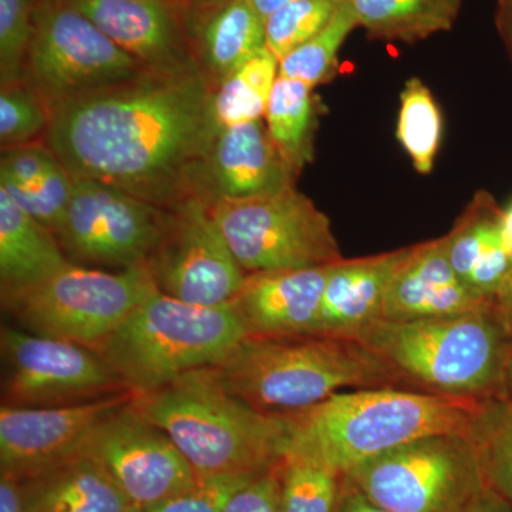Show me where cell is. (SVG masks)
<instances>
[{"label":"cell","mask_w":512,"mask_h":512,"mask_svg":"<svg viewBox=\"0 0 512 512\" xmlns=\"http://www.w3.org/2000/svg\"><path fill=\"white\" fill-rule=\"evenodd\" d=\"M292 2L295 0H251L252 6L264 20L268 19L276 10L282 9Z\"/></svg>","instance_id":"obj_44"},{"label":"cell","mask_w":512,"mask_h":512,"mask_svg":"<svg viewBox=\"0 0 512 512\" xmlns=\"http://www.w3.org/2000/svg\"><path fill=\"white\" fill-rule=\"evenodd\" d=\"M495 309L500 313L501 319L504 320L507 328L512 333V274L508 281L505 282L503 289L498 293L494 301Z\"/></svg>","instance_id":"obj_40"},{"label":"cell","mask_w":512,"mask_h":512,"mask_svg":"<svg viewBox=\"0 0 512 512\" xmlns=\"http://www.w3.org/2000/svg\"><path fill=\"white\" fill-rule=\"evenodd\" d=\"M501 397L512 403V350L510 359H508L507 367H505V375L503 382V390H501Z\"/></svg>","instance_id":"obj_46"},{"label":"cell","mask_w":512,"mask_h":512,"mask_svg":"<svg viewBox=\"0 0 512 512\" xmlns=\"http://www.w3.org/2000/svg\"><path fill=\"white\" fill-rule=\"evenodd\" d=\"M410 252L412 247L400 248L330 265L320 302L318 335L356 338L382 319L384 298Z\"/></svg>","instance_id":"obj_20"},{"label":"cell","mask_w":512,"mask_h":512,"mask_svg":"<svg viewBox=\"0 0 512 512\" xmlns=\"http://www.w3.org/2000/svg\"><path fill=\"white\" fill-rule=\"evenodd\" d=\"M70 261L55 232L0 190V289L3 306L52 278Z\"/></svg>","instance_id":"obj_23"},{"label":"cell","mask_w":512,"mask_h":512,"mask_svg":"<svg viewBox=\"0 0 512 512\" xmlns=\"http://www.w3.org/2000/svg\"><path fill=\"white\" fill-rule=\"evenodd\" d=\"M346 2H348V0H346Z\"/></svg>","instance_id":"obj_47"},{"label":"cell","mask_w":512,"mask_h":512,"mask_svg":"<svg viewBox=\"0 0 512 512\" xmlns=\"http://www.w3.org/2000/svg\"><path fill=\"white\" fill-rule=\"evenodd\" d=\"M133 400L94 430L82 453L96 460L133 507L143 511L187 490L200 477L171 437L138 412Z\"/></svg>","instance_id":"obj_14"},{"label":"cell","mask_w":512,"mask_h":512,"mask_svg":"<svg viewBox=\"0 0 512 512\" xmlns=\"http://www.w3.org/2000/svg\"><path fill=\"white\" fill-rule=\"evenodd\" d=\"M154 76L70 0H39L23 80L55 113L72 101Z\"/></svg>","instance_id":"obj_7"},{"label":"cell","mask_w":512,"mask_h":512,"mask_svg":"<svg viewBox=\"0 0 512 512\" xmlns=\"http://www.w3.org/2000/svg\"><path fill=\"white\" fill-rule=\"evenodd\" d=\"M345 477L390 512H468L487 490L470 434L410 441L359 464Z\"/></svg>","instance_id":"obj_8"},{"label":"cell","mask_w":512,"mask_h":512,"mask_svg":"<svg viewBox=\"0 0 512 512\" xmlns=\"http://www.w3.org/2000/svg\"><path fill=\"white\" fill-rule=\"evenodd\" d=\"M338 512H390L384 510L366 497L359 488L350 483L348 478L343 480L342 495H340Z\"/></svg>","instance_id":"obj_39"},{"label":"cell","mask_w":512,"mask_h":512,"mask_svg":"<svg viewBox=\"0 0 512 512\" xmlns=\"http://www.w3.org/2000/svg\"><path fill=\"white\" fill-rule=\"evenodd\" d=\"M156 291L147 266L106 272L69 262L5 308L36 335L93 350Z\"/></svg>","instance_id":"obj_9"},{"label":"cell","mask_w":512,"mask_h":512,"mask_svg":"<svg viewBox=\"0 0 512 512\" xmlns=\"http://www.w3.org/2000/svg\"><path fill=\"white\" fill-rule=\"evenodd\" d=\"M356 28L359 25L355 13L349 2H343L335 18L322 32L279 60V76L299 80L312 89L329 82L338 69L343 43Z\"/></svg>","instance_id":"obj_31"},{"label":"cell","mask_w":512,"mask_h":512,"mask_svg":"<svg viewBox=\"0 0 512 512\" xmlns=\"http://www.w3.org/2000/svg\"><path fill=\"white\" fill-rule=\"evenodd\" d=\"M443 120L429 87L413 77L400 94L397 140L412 160L414 170L430 174L439 153Z\"/></svg>","instance_id":"obj_29"},{"label":"cell","mask_w":512,"mask_h":512,"mask_svg":"<svg viewBox=\"0 0 512 512\" xmlns=\"http://www.w3.org/2000/svg\"><path fill=\"white\" fill-rule=\"evenodd\" d=\"M39 0H0V86L23 80Z\"/></svg>","instance_id":"obj_35"},{"label":"cell","mask_w":512,"mask_h":512,"mask_svg":"<svg viewBox=\"0 0 512 512\" xmlns=\"http://www.w3.org/2000/svg\"><path fill=\"white\" fill-rule=\"evenodd\" d=\"M493 305L458 278L448 259L446 238L441 237L413 245L384 298L382 319L414 322L447 318Z\"/></svg>","instance_id":"obj_18"},{"label":"cell","mask_w":512,"mask_h":512,"mask_svg":"<svg viewBox=\"0 0 512 512\" xmlns=\"http://www.w3.org/2000/svg\"><path fill=\"white\" fill-rule=\"evenodd\" d=\"M185 13H200L205 10L218 8V6L225 5V3L232 2V0H174Z\"/></svg>","instance_id":"obj_43"},{"label":"cell","mask_w":512,"mask_h":512,"mask_svg":"<svg viewBox=\"0 0 512 512\" xmlns=\"http://www.w3.org/2000/svg\"><path fill=\"white\" fill-rule=\"evenodd\" d=\"M503 210L487 192H478L446 238L451 266L470 291L494 302L512 274V254L505 244Z\"/></svg>","instance_id":"obj_21"},{"label":"cell","mask_w":512,"mask_h":512,"mask_svg":"<svg viewBox=\"0 0 512 512\" xmlns=\"http://www.w3.org/2000/svg\"><path fill=\"white\" fill-rule=\"evenodd\" d=\"M229 394L259 412H306L333 394L403 387L402 377L355 338L247 335L221 362L205 367Z\"/></svg>","instance_id":"obj_2"},{"label":"cell","mask_w":512,"mask_h":512,"mask_svg":"<svg viewBox=\"0 0 512 512\" xmlns=\"http://www.w3.org/2000/svg\"><path fill=\"white\" fill-rule=\"evenodd\" d=\"M316 119L318 110L312 87L279 76L264 120L275 147L298 175L315 157Z\"/></svg>","instance_id":"obj_27"},{"label":"cell","mask_w":512,"mask_h":512,"mask_svg":"<svg viewBox=\"0 0 512 512\" xmlns=\"http://www.w3.org/2000/svg\"><path fill=\"white\" fill-rule=\"evenodd\" d=\"M279 77V59L268 47L212 89V111L222 128L262 120Z\"/></svg>","instance_id":"obj_28"},{"label":"cell","mask_w":512,"mask_h":512,"mask_svg":"<svg viewBox=\"0 0 512 512\" xmlns=\"http://www.w3.org/2000/svg\"><path fill=\"white\" fill-rule=\"evenodd\" d=\"M2 350L9 366L5 403L53 407L128 392L99 353L23 330L3 328Z\"/></svg>","instance_id":"obj_13"},{"label":"cell","mask_w":512,"mask_h":512,"mask_svg":"<svg viewBox=\"0 0 512 512\" xmlns=\"http://www.w3.org/2000/svg\"><path fill=\"white\" fill-rule=\"evenodd\" d=\"M343 474L302 454L281 463L282 512H338Z\"/></svg>","instance_id":"obj_32"},{"label":"cell","mask_w":512,"mask_h":512,"mask_svg":"<svg viewBox=\"0 0 512 512\" xmlns=\"http://www.w3.org/2000/svg\"><path fill=\"white\" fill-rule=\"evenodd\" d=\"M73 188V175L46 143L3 148L0 190L55 235Z\"/></svg>","instance_id":"obj_25"},{"label":"cell","mask_w":512,"mask_h":512,"mask_svg":"<svg viewBox=\"0 0 512 512\" xmlns=\"http://www.w3.org/2000/svg\"><path fill=\"white\" fill-rule=\"evenodd\" d=\"M133 397V393L123 392L53 407L3 404L0 409L2 473L25 478L76 456L94 430Z\"/></svg>","instance_id":"obj_15"},{"label":"cell","mask_w":512,"mask_h":512,"mask_svg":"<svg viewBox=\"0 0 512 512\" xmlns=\"http://www.w3.org/2000/svg\"><path fill=\"white\" fill-rule=\"evenodd\" d=\"M501 224H503L505 244H507L512 254V202L503 210V214H501Z\"/></svg>","instance_id":"obj_45"},{"label":"cell","mask_w":512,"mask_h":512,"mask_svg":"<svg viewBox=\"0 0 512 512\" xmlns=\"http://www.w3.org/2000/svg\"><path fill=\"white\" fill-rule=\"evenodd\" d=\"M224 512H282L281 464L239 488Z\"/></svg>","instance_id":"obj_37"},{"label":"cell","mask_w":512,"mask_h":512,"mask_svg":"<svg viewBox=\"0 0 512 512\" xmlns=\"http://www.w3.org/2000/svg\"><path fill=\"white\" fill-rule=\"evenodd\" d=\"M0 512H26L22 480L12 474L0 477Z\"/></svg>","instance_id":"obj_38"},{"label":"cell","mask_w":512,"mask_h":512,"mask_svg":"<svg viewBox=\"0 0 512 512\" xmlns=\"http://www.w3.org/2000/svg\"><path fill=\"white\" fill-rule=\"evenodd\" d=\"M470 436L487 490L512 507V403L503 397L484 402Z\"/></svg>","instance_id":"obj_30"},{"label":"cell","mask_w":512,"mask_h":512,"mask_svg":"<svg viewBox=\"0 0 512 512\" xmlns=\"http://www.w3.org/2000/svg\"><path fill=\"white\" fill-rule=\"evenodd\" d=\"M330 266L248 275L231 302L247 335H318Z\"/></svg>","instance_id":"obj_19"},{"label":"cell","mask_w":512,"mask_h":512,"mask_svg":"<svg viewBox=\"0 0 512 512\" xmlns=\"http://www.w3.org/2000/svg\"><path fill=\"white\" fill-rule=\"evenodd\" d=\"M498 28L512 50V0L498 3Z\"/></svg>","instance_id":"obj_42"},{"label":"cell","mask_w":512,"mask_h":512,"mask_svg":"<svg viewBox=\"0 0 512 512\" xmlns=\"http://www.w3.org/2000/svg\"><path fill=\"white\" fill-rule=\"evenodd\" d=\"M133 403L171 437L198 477L259 476L289 450L291 417L259 412L204 369L134 394Z\"/></svg>","instance_id":"obj_4"},{"label":"cell","mask_w":512,"mask_h":512,"mask_svg":"<svg viewBox=\"0 0 512 512\" xmlns=\"http://www.w3.org/2000/svg\"><path fill=\"white\" fill-rule=\"evenodd\" d=\"M382 357L409 389L487 400L501 397L512 333L491 308L447 318L377 320L356 336Z\"/></svg>","instance_id":"obj_5"},{"label":"cell","mask_w":512,"mask_h":512,"mask_svg":"<svg viewBox=\"0 0 512 512\" xmlns=\"http://www.w3.org/2000/svg\"><path fill=\"white\" fill-rule=\"evenodd\" d=\"M346 0H295L265 20L266 47L279 60L322 32Z\"/></svg>","instance_id":"obj_34"},{"label":"cell","mask_w":512,"mask_h":512,"mask_svg":"<svg viewBox=\"0 0 512 512\" xmlns=\"http://www.w3.org/2000/svg\"><path fill=\"white\" fill-rule=\"evenodd\" d=\"M154 76L200 72L187 16L174 0H70Z\"/></svg>","instance_id":"obj_17"},{"label":"cell","mask_w":512,"mask_h":512,"mask_svg":"<svg viewBox=\"0 0 512 512\" xmlns=\"http://www.w3.org/2000/svg\"><path fill=\"white\" fill-rule=\"evenodd\" d=\"M483 403L403 387L333 394L306 412L289 414L288 453L311 457L345 476L410 441L471 434Z\"/></svg>","instance_id":"obj_3"},{"label":"cell","mask_w":512,"mask_h":512,"mask_svg":"<svg viewBox=\"0 0 512 512\" xmlns=\"http://www.w3.org/2000/svg\"><path fill=\"white\" fill-rule=\"evenodd\" d=\"M468 512H512V507L501 500L498 495L491 493L490 490H485V493L478 498L477 503Z\"/></svg>","instance_id":"obj_41"},{"label":"cell","mask_w":512,"mask_h":512,"mask_svg":"<svg viewBox=\"0 0 512 512\" xmlns=\"http://www.w3.org/2000/svg\"><path fill=\"white\" fill-rule=\"evenodd\" d=\"M185 16L198 69L211 89L266 47L265 20L251 0Z\"/></svg>","instance_id":"obj_22"},{"label":"cell","mask_w":512,"mask_h":512,"mask_svg":"<svg viewBox=\"0 0 512 512\" xmlns=\"http://www.w3.org/2000/svg\"><path fill=\"white\" fill-rule=\"evenodd\" d=\"M53 113L25 80L0 86V146L46 143Z\"/></svg>","instance_id":"obj_33"},{"label":"cell","mask_w":512,"mask_h":512,"mask_svg":"<svg viewBox=\"0 0 512 512\" xmlns=\"http://www.w3.org/2000/svg\"><path fill=\"white\" fill-rule=\"evenodd\" d=\"M211 212L247 276L345 259L328 215L296 187L259 200L222 202Z\"/></svg>","instance_id":"obj_10"},{"label":"cell","mask_w":512,"mask_h":512,"mask_svg":"<svg viewBox=\"0 0 512 512\" xmlns=\"http://www.w3.org/2000/svg\"><path fill=\"white\" fill-rule=\"evenodd\" d=\"M218 131L211 86L195 72L148 76L64 104L53 113L46 144L76 180L168 208L192 197Z\"/></svg>","instance_id":"obj_1"},{"label":"cell","mask_w":512,"mask_h":512,"mask_svg":"<svg viewBox=\"0 0 512 512\" xmlns=\"http://www.w3.org/2000/svg\"><path fill=\"white\" fill-rule=\"evenodd\" d=\"M255 477L258 476L200 477L187 490L138 512H224L229 498Z\"/></svg>","instance_id":"obj_36"},{"label":"cell","mask_w":512,"mask_h":512,"mask_svg":"<svg viewBox=\"0 0 512 512\" xmlns=\"http://www.w3.org/2000/svg\"><path fill=\"white\" fill-rule=\"evenodd\" d=\"M247 336L232 308L151 293L94 352L123 386L144 394L221 362Z\"/></svg>","instance_id":"obj_6"},{"label":"cell","mask_w":512,"mask_h":512,"mask_svg":"<svg viewBox=\"0 0 512 512\" xmlns=\"http://www.w3.org/2000/svg\"><path fill=\"white\" fill-rule=\"evenodd\" d=\"M357 25L373 39L419 42L448 32L463 0H348Z\"/></svg>","instance_id":"obj_26"},{"label":"cell","mask_w":512,"mask_h":512,"mask_svg":"<svg viewBox=\"0 0 512 512\" xmlns=\"http://www.w3.org/2000/svg\"><path fill=\"white\" fill-rule=\"evenodd\" d=\"M299 175L269 137L265 120L218 131L195 173L192 197L212 205L272 197L295 188Z\"/></svg>","instance_id":"obj_16"},{"label":"cell","mask_w":512,"mask_h":512,"mask_svg":"<svg viewBox=\"0 0 512 512\" xmlns=\"http://www.w3.org/2000/svg\"><path fill=\"white\" fill-rule=\"evenodd\" d=\"M20 480L26 512H138L109 473L82 451Z\"/></svg>","instance_id":"obj_24"},{"label":"cell","mask_w":512,"mask_h":512,"mask_svg":"<svg viewBox=\"0 0 512 512\" xmlns=\"http://www.w3.org/2000/svg\"><path fill=\"white\" fill-rule=\"evenodd\" d=\"M147 268L158 291L200 306L231 303L247 279L210 205L195 197L168 207L164 237Z\"/></svg>","instance_id":"obj_12"},{"label":"cell","mask_w":512,"mask_h":512,"mask_svg":"<svg viewBox=\"0 0 512 512\" xmlns=\"http://www.w3.org/2000/svg\"><path fill=\"white\" fill-rule=\"evenodd\" d=\"M168 208L113 185L76 180L56 237L79 261L128 269L147 266L167 228Z\"/></svg>","instance_id":"obj_11"}]
</instances>
